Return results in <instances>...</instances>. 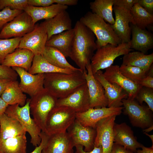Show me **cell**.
Instances as JSON below:
<instances>
[{
    "mask_svg": "<svg viewBox=\"0 0 153 153\" xmlns=\"http://www.w3.org/2000/svg\"><path fill=\"white\" fill-rule=\"evenodd\" d=\"M75 147L76 148L75 153H103V148L101 145L98 147L94 146L92 150L90 152H86L83 149V146L80 145H77Z\"/></svg>",
    "mask_w": 153,
    "mask_h": 153,
    "instance_id": "obj_47",
    "label": "cell"
},
{
    "mask_svg": "<svg viewBox=\"0 0 153 153\" xmlns=\"http://www.w3.org/2000/svg\"><path fill=\"white\" fill-rule=\"evenodd\" d=\"M26 134L7 139L0 142L2 153H27Z\"/></svg>",
    "mask_w": 153,
    "mask_h": 153,
    "instance_id": "obj_33",
    "label": "cell"
},
{
    "mask_svg": "<svg viewBox=\"0 0 153 153\" xmlns=\"http://www.w3.org/2000/svg\"><path fill=\"white\" fill-rule=\"evenodd\" d=\"M48 40L46 29L41 23L37 24L31 31L22 37L18 48L29 50L35 55H42Z\"/></svg>",
    "mask_w": 153,
    "mask_h": 153,
    "instance_id": "obj_11",
    "label": "cell"
},
{
    "mask_svg": "<svg viewBox=\"0 0 153 153\" xmlns=\"http://www.w3.org/2000/svg\"><path fill=\"white\" fill-rule=\"evenodd\" d=\"M124 113L134 127L146 129L153 125L152 111L147 106L141 105L134 99H122Z\"/></svg>",
    "mask_w": 153,
    "mask_h": 153,
    "instance_id": "obj_8",
    "label": "cell"
},
{
    "mask_svg": "<svg viewBox=\"0 0 153 153\" xmlns=\"http://www.w3.org/2000/svg\"><path fill=\"white\" fill-rule=\"evenodd\" d=\"M41 141L40 144L35 147L34 150L30 153H41L42 150L46 145L49 136L44 132L41 131L40 135ZM0 153H2L0 151Z\"/></svg>",
    "mask_w": 153,
    "mask_h": 153,
    "instance_id": "obj_44",
    "label": "cell"
},
{
    "mask_svg": "<svg viewBox=\"0 0 153 153\" xmlns=\"http://www.w3.org/2000/svg\"><path fill=\"white\" fill-rule=\"evenodd\" d=\"M79 21L96 37L97 49L108 44L118 45L122 43L111 25L107 23L103 18L95 14L88 12L80 18Z\"/></svg>",
    "mask_w": 153,
    "mask_h": 153,
    "instance_id": "obj_3",
    "label": "cell"
},
{
    "mask_svg": "<svg viewBox=\"0 0 153 153\" xmlns=\"http://www.w3.org/2000/svg\"><path fill=\"white\" fill-rule=\"evenodd\" d=\"M29 99H27L25 105L21 107L18 104L8 105L5 113L17 120L31 137L30 143L35 147L40 144L41 130L33 118L31 117Z\"/></svg>",
    "mask_w": 153,
    "mask_h": 153,
    "instance_id": "obj_5",
    "label": "cell"
},
{
    "mask_svg": "<svg viewBox=\"0 0 153 153\" xmlns=\"http://www.w3.org/2000/svg\"><path fill=\"white\" fill-rule=\"evenodd\" d=\"M23 11L12 10L9 7H6L1 10L0 11V31L7 24Z\"/></svg>",
    "mask_w": 153,
    "mask_h": 153,
    "instance_id": "obj_38",
    "label": "cell"
},
{
    "mask_svg": "<svg viewBox=\"0 0 153 153\" xmlns=\"http://www.w3.org/2000/svg\"><path fill=\"white\" fill-rule=\"evenodd\" d=\"M84 73L44 74V88L58 99L65 97L86 82Z\"/></svg>",
    "mask_w": 153,
    "mask_h": 153,
    "instance_id": "obj_2",
    "label": "cell"
},
{
    "mask_svg": "<svg viewBox=\"0 0 153 153\" xmlns=\"http://www.w3.org/2000/svg\"><path fill=\"white\" fill-rule=\"evenodd\" d=\"M137 3L149 13L153 15V0H137Z\"/></svg>",
    "mask_w": 153,
    "mask_h": 153,
    "instance_id": "obj_45",
    "label": "cell"
},
{
    "mask_svg": "<svg viewBox=\"0 0 153 153\" xmlns=\"http://www.w3.org/2000/svg\"><path fill=\"white\" fill-rule=\"evenodd\" d=\"M8 105L0 97V116L5 113Z\"/></svg>",
    "mask_w": 153,
    "mask_h": 153,
    "instance_id": "obj_51",
    "label": "cell"
},
{
    "mask_svg": "<svg viewBox=\"0 0 153 153\" xmlns=\"http://www.w3.org/2000/svg\"><path fill=\"white\" fill-rule=\"evenodd\" d=\"M153 62V53L146 55L139 51H133L124 55L121 65L135 66L148 71Z\"/></svg>",
    "mask_w": 153,
    "mask_h": 153,
    "instance_id": "obj_30",
    "label": "cell"
},
{
    "mask_svg": "<svg viewBox=\"0 0 153 153\" xmlns=\"http://www.w3.org/2000/svg\"><path fill=\"white\" fill-rule=\"evenodd\" d=\"M119 66L112 65L105 69L103 74L105 79L122 88L128 94V98L134 99L138 91L142 86L130 80L120 72Z\"/></svg>",
    "mask_w": 153,
    "mask_h": 153,
    "instance_id": "obj_17",
    "label": "cell"
},
{
    "mask_svg": "<svg viewBox=\"0 0 153 153\" xmlns=\"http://www.w3.org/2000/svg\"><path fill=\"white\" fill-rule=\"evenodd\" d=\"M57 100L44 88L29 99L30 114L42 131H45L47 117L51 110L56 106Z\"/></svg>",
    "mask_w": 153,
    "mask_h": 153,
    "instance_id": "obj_6",
    "label": "cell"
},
{
    "mask_svg": "<svg viewBox=\"0 0 153 153\" xmlns=\"http://www.w3.org/2000/svg\"><path fill=\"white\" fill-rule=\"evenodd\" d=\"M74 28L54 35L47 41L46 46L56 48L66 57L70 55L74 35Z\"/></svg>",
    "mask_w": 153,
    "mask_h": 153,
    "instance_id": "obj_26",
    "label": "cell"
},
{
    "mask_svg": "<svg viewBox=\"0 0 153 153\" xmlns=\"http://www.w3.org/2000/svg\"><path fill=\"white\" fill-rule=\"evenodd\" d=\"M113 10L115 19L111 26L122 43H128L131 40V28L129 23L132 22L130 11L114 5Z\"/></svg>",
    "mask_w": 153,
    "mask_h": 153,
    "instance_id": "obj_19",
    "label": "cell"
},
{
    "mask_svg": "<svg viewBox=\"0 0 153 153\" xmlns=\"http://www.w3.org/2000/svg\"><path fill=\"white\" fill-rule=\"evenodd\" d=\"M22 38L0 39V64L7 55L18 48Z\"/></svg>",
    "mask_w": 153,
    "mask_h": 153,
    "instance_id": "obj_36",
    "label": "cell"
},
{
    "mask_svg": "<svg viewBox=\"0 0 153 153\" xmlns=\"http://www.w3.org/2000/svg\"><path fill=\"white\" fill-rule=\"evenodd\" d=\"M130 41L122 43L118 45L110 44L97 48L92 57L90 65L94 75L98 71L105 69L112 65L117 57L125 55L133 50L131 48Z\"/></svg>",
    "mask_w": 153,
    "mask_h": 153,
    "instance_id": "obj_4",
    "label": "cell"
},
{
    "mask_svg": "<svg viewBox=\"0 0 153 153\" xmlns=\"http://www.w3.org/2000/svg\"><path fill=\"white\" fill-rule=\"evenodd\" d=\"M84 73L90 99V108H100L108 107V101L104 89L99 82L94 77L89 63Z\"/></svg>",
    "mask_w": 153,
    "mask_h": 153,
    "instance_id": "obj_15",
    "label": "cell"
},
{
    "mask_svg": "<svg viewBox=\"0 0 153 153\" xmlns=\"http://www.w3.org/2000/svg\"><path fill=\"white\" fill-rule=\"evenodd\" d=\"M139 84L142 86L153 88V66H151L146 76L139 82Z\"/></svg>",
    "mask_w": 153,
    "mask_h": 153,
    "instance_id": "obj_42",
    "label": "cell"
},
{
    "mask_svg": "<svg viewBox=\"0 0 153 153\" xmlns=\"http://www.w3.org/2000/svg\"><path fill=\"white\" fill-rule=\"evenodd\" d=\"M55 3L54 0H28V5L35 7H46Z\"/></svg>",
    "mask_w": 153,
    "mask_h": 153,
    "instance_id": "obj_43",
    "label": "cell"
},
{
    "mask_svg": "<svg viewBox=\"0 0 153 153\" xmlns=\"http://www.w3.org/2000/svg\"><path fill=\"white\" fill-rule=\"evenodd\" d=\"M56 106L68 107L76 113L83 112L89 109L90 99L86 82L67 96L58 99Z\"/></svg>",
    "mask_w": 153,
    "mask_h": 153,
    "instance_id": "obj_12",
    "label": "cell"
},
{
    "mask_svg": "<svg viewBox=\"0 0 153 153\" xmlns=\"http://www.w3.org/2000/svg\"><path fill=\"white\" fill-rule=\"evenodd\" d=\"M48 136L41 153H73L75 146L67 131Z\"/></svg>",
    "mask_w": 153,
    "mask_h": 153,
    "instance_id": "obj_21",
    "label": "cell"
},
{
    "mask_svg": "<svg viewBox=\"0 0 153 153\" xmlns=\"http://www.w3.org/2000/svg\"><path fill=\"white\" fill-rule=\"evenodd\" d=\"M76 71H77L57 67L48 62L41 55H35L31 67L28 71L33 75L55 73L69 74Z\"/></svg>",
    "mask_w": 153,
    "mask_h": 153,
    "instance_id": "obj_29",
    "label": "cell"
},
{
    "mask_svg": "<svg viewBox=\"0 0 153 153\" xmlns=\"http://www.w3.org/2000/svg\"><path fill=\"white\" fill-rule=\"evenodd\" d=\"M110 153H136L129 150L122 146L114 143Z\"/></svg>",
    "mask_w": 153,
    "mask_h": 153,
    "instance_id": "obj_46",
    "label": "cell"
},
{
    "mask_svg": "<svg viewBox=\"0 0 153 153\" xmlns=\"http://www.w3.org/2000/svg\"><path fill=\"white\" fill-rule=\"evenodd\" d=\"M114 142L136 153L142 144L137 140L131 128L125 123H115L113 128Z\"/></svg>",
    "mask_w": 153,
    "mask_h": 153,
    "instance_id": "obj_20",
    "label": "cell"
},
{
    "mask_svg": "<svg viewBox=\"0 0 153 153\" xmlns=\"http://www.w3.org/2000/svg\"><path fill=\"white\" fill-rule=\"evenodd\" d=\"M114 0H95L90 3L92 12L101 17L109 24L115 22L112 14Z\"/></svg>",
    "mask_w": 153,
    "mask_h": 153,
    "instance_id": "obj_32",
    "label": "cell"
},
{
    "mask_svg": "<svg viewBox=\"0 0 153 153\" xmlns=\"http://www.w3.org/2000/svg\"><path fill=\"white\" fill-rule=\"evenodd\" d=\"M76 113L65 106H56L49 113L45 124L44 132L48 135L64 132L76 119Z\"/></svg>",
    "mask_w": 153,
    "mask_h": 153,
    "instance_id": "obj_7",
    "label": "cell"
},
{
    "mask_svg": "<svg viewBox=\"0 0 153 153\" xmlns=\"http://www.w3.org/2000/svg\"><path fill=\"white\" fill-rule=\"evenodd\" d=\"M116 116L104 118L96 124L94 146L102 147L103 153H110L114 143L113 128Z\"/></svg>",
    "mask_w": 153,
    "mask_h": 153,
    "instance_id": "obj_13",
    "label": "cell"
},
{
    "mask_svg": "<svg viewBox=\"0 0 153 153\" xmlns=\"http://www.w3.org/2000/svg\"><path fill=\"white\" fill-rule=\"evenodd\" d=\"M26 132L16 119L5 113L0 116V142L26 134Z\"/></svg>",
    "mask_w": 153,
    "mask_h": 153,
    "instance_id": "obj_27",
    "label": "cell"
},
{
    "mask_svg": "<svg viewBox=\"0 0 153 153\" xmlns=\"http://www.w3.org/2000/svg\"><path fill=\"white\" fill-rule=\"evenodd\" d=\"M137 0H114V5L130 11Z\"/></svg>",
    "mask_w": 153,
    "mask_h": 153,
    "instance_id": "obj_41",
    "label": "cell"
},
{
    "mask_svg": "<svg viewBox=\"0 0 153 153\" xmlns=\"http://www.w3.org/2000/svg\"><path fill=\"white\" fill-rule=\"evenodd\" d=\"M45 28L48 40L52 36L72 29V20L68 13L65 10L53 17L41 23Z\"/></svg>",
    "mask_w": 153,
    "mask_h": 153,
    "instance_id": "obj_22",
    "label": "cell"
},
{
    "mask_svg": "<svg viewBox=\"0 0 153 153\" xmlns=\"http://www.w3.org/2000/svg\"><path fill=\"white\" fill-rule=\"evenodd\" d=\"M119 70L125 77L138 84L146 76L149 70L134 66L122 65L120 67Z\"/></svg>",
    "mask_w": 153,
    "mask_h": 153,
    "instance_id": "obj_35",
    "label": "cell"
},
{
    "mask_svg": "<svg viewBox=\"0 0 153 153\" xmlns=\"http://www.w3.org/2000/svg\"><path fill=\"white\" fill-rule=\"evenodd\" d=\"M123 108V107L90 108L85 112L76 113V119L84 126L95 128L99 121L107 117L120 115Z\"/></svg>",
    "mask_w": 153,
    "mask_h": 153,
    "instance_id": "obj_14",
    "label": "cell"
},
{
    "mask_svg": "<svg viewBox=\"0 0 153 153\" xmlns=\"http://www.w3.org/2000/svg\"><path fill=\"white\" fill-rule=\"evenodd\" d=\"M94 75L104 89L108 101V107H122V99L128 98V94L126 92L117 84L107 80L101 70L98 71Z\"/></svg>",
    "mask_w": 153,
    "mask_h": 153,
    "instance_id": "obj_18",
    "label": "cell"
},
{
    "mask_svg": "<svg viewBox=\"0 0 153 153\" xmlns=\"http://www.w3.org/2000/svg\"><path fill=\"white\" fill-rule=\"evenodd\" d=\"M67 131L75 146L81 145L86 152L93 150L96 135L95 128L84 126L76 119Z\"/></svg>",
    "mask_w": 153,
    "mask_h": 153,
    "instance_id": "obj_10",
    "label": "cell"
},
{
    "mask_svg": "<svg viewBox=\"0 0 153 153\" xmlns=\"http://www.w3.org/2000/svg\"><path fill=\"white\" fill-rule=\"evenodd\" d=\"M55 3L64 6H73L76 5L77 0H54Z\"/></svg>",
    "mask_w": 153,
    "mask_h": 153,
    "instance_id": "obj_48",
    "label": "cell"
},
{
    "mask_svg": "<svg viewBox=\"0 0 153 153\" xmlns=\"http://www.w3.org/2000/svg\"><path fill=\"white\" fill-rule=\"evenodd\" d=\"M35 26L31 17L24 11L3 27L0 31V39L22 37Z\"/></svg>",
    "mask_w": 153,
    "mask_h": 153,
    "instance_id": "obj_9",
    "label": "cell"
},
{
    "mask_svg": "<svg viewBox=\"0 0 153 153\" xmlns=\"http://www.w3.org/2000/svg\"><path fill=\"white\" fill-rule=\"evenodd\" d=\"M68 7L58 4H54L46 7H35L27 5L24 11L31 17L35 24L37 21L43 19L51 18L60 12L66 10Z\"/></svg>",
    "mask_w": 153,
    "mask_h": 153,
    "instance_id": "obj_25",
    "label": "cell"
},
{
    "mask_svg": "<svg viewBox=\"0 0 153 153\" xmlns=\"http://www.w3.org/2000/svg\"><path fill=\"white\" fill-rule=\"evenodd\" d=\"M35 56L30 50L18 48L5 58L1 64L7 67L22 68L28 71L32 65Z\"/></svg>",
    "mask_w": 153,
    "mask_h": 153,
    "instance_id": "obj_23",
    "label": "cell"
},
{
    "mask_svg": "<svg viewBox=\"0 0 153 153\" xmlns=\"http://www.w3.org/2000/svg\"><path fill=\"white\" fill-rule=\"evenodd\" d=\"M141 150H137L136 153H153V145L150 147H147L142 144Z\"/></svg>",
    "mask_w": 153,
    "mask_h": 153,
    "instance_id": "obj_50",
    "label": "cell"
},
{
    "mask_svg": "<svg viewBox=\"0 0 153 153\" xmlns=\"http://www.w3.org/2000/svg\"><path fill=\"white\" fill-rule=\"evenodd\" d=\"M0 97L8 105L18 104L21 107L25 105L27 99L26 95L21 89L16 80L8 83Z\"/></svg>",
    "mask_w": 153,
    "mask_h": 153,
    "instance_id": "obj_28",
    "label": "cell"
},
{
    "mask_svg": "<svg viewBox=\"0 0 153 153\" xmlns=\"http://www.w3.org/2000/svg\"><path fill=\"white\" fill-rule=\"evenodd\" d=\"M20 78L19 86L24 93L31 97L34 96L44 88V74H32L24 69L18 67H11Z\"/></svg>",
    "mask_w": 153,
    "mask_h": 153,
    "instance_id": "obj_16",
    "label": "cell"
},
{
    "mask_svg": "<svg viewBox=\"0 0 153 153\" xmlns=\"http://www.w3.org/2000/svg\"><path fill=\"white\" fill-rule=\"evenodd\" d=\"M18 75L11 68L0 64V77L14 80H17Z\"/></svg>",
    "mask_w": 153,
    "mask_h": 153,
    "instance_id": "obj_40",
    "label": "cell"
},
{
    "mask_svg": "<svg viewBox=\"0 0 153 153\" xmlns=\"http://www.w3.org/2000/svg\"><path fill=\"white\" fill-rule=\"evenodd\" d=\"M146 135L149 137L151 139L152 144L153 145V135H149V134L147 133H144Z\"/></svg>",
    "mask_w": 153,
    "mask_h": 153,
    "instance_id": "obj_53",
    "label": "cell"
},
{
    "mask_svg": "<svg viewBox=\"0 0 153 153\" xmlns=\"http://www.w3.org/2000/svg\"><path fill=\"white\" fill-rule=\"evenodd\" d=\"M153 129V125L146 129H143V130L144 133H147L151 131Z\"/></svg>",
    "mask_w": 153,
    "mask_h": 153,
    "instance_id": "obj_52",
    "label": "cell"
},
{
    "mask_svg": "<svg viewBox=\"0 0 153 153\" xmlns=\"http://www.w3.org/2000/svg\"><path fill=\"white\" fill-rule=\"evenodd\" d=\"M12 80L0 77V97L7 85Z\"/></svg>",
    "mask_w": 153,
    "mask_h": 153,
    "instance_id": "obj_49",
    "label": "cell"
},
{
    "mask_svg": "<svg viewBox=\"0 0 153 153\" xmlns=\"http://www.w3.org/2000/svg\"><path fill=\"white\" fill-rule=\"evenodd\" d=\"M73 28L74 35L69 57L84 73L97 49L95 36L79 20L76 22Z\"/></svg>",
    "mask_w": 153,
    "mask_h": 153,
    "instance_id": "obj_1",
    "label": "cell"
},
{
    "mask_svg": "<svg viewBox=\"0 0 153 153\" xmlns=\"http://www.w3.org/2000/svg\"><path fill=\"white\" fill-rule=\"evenodd\" d=\"M131 48L145 54L153 47V35L146 29H141L131 24Z\"/></svg>",
    "mask_w": 153,
    "mask_h": 153,
    "instance_id": "obj_24",
    "label": "cell"
},
{
    "mask_svg": "<svg viewBox=\"0 0 153 153\" xmlns=\"http://www.w3.org/2000/svg\"><path fill=\"white\" fill-rule=\"evenodd\" d=\"M28 5V0H0V10L9 7L12 10L24 11Z\"/></svg>",
    "mask_w": 153,
    "mask_h": 153,
    "instance_id": "obj_39",
    "label": "cell"
},
{
    "mask_svg": "<svg viewBox=\"0 0 153 153\" xmlns=\"http://www.w3.org/2000/svg\"><path fill=\"white\" fill-rule=\"evenodd\" d=\"M135 99L140 104L143 102L148 105L149 109L153 111V88L142 86L138 91Z\"/></svg>",
    "mask_w": 153,
    "mask_h": 153,
    "instance_id": "obj_37",
    "label": "cell"
},
{
    "mask_svg": "<svg viewBox=\"0 0 153 153\" xmlns=\"http://www.w3.org/2000/svg\"><path fill=\"white\" fill-rule=\"evenodd\" d=\"M41 55L50 64L59 68L69 69L75 71H81L70 64L63 54L53 47L46 46Z\"/></svg>",
    "mask_w": 153,
    "mask_h": 153,
    "instance_id": "obj_31",
    "label": "cell"
},
{
    "mask_svg": "<svg viewBox=\"0 0 153 153\" xmlns=\"http://www.w3.org/2000/svg\"><path fill=\"white\" fill-rule=\"evenodd\" d=\"M132 18L131 24L138 27L145 29L146 27L152 30L153 15L152 14L138 4H135L130 11Z\"/></svg>",
    "mask_w": 153,
    "mask_h": 153,
    "instance_id": "obj_34",
    "label": "cell"
}]
</instances>
